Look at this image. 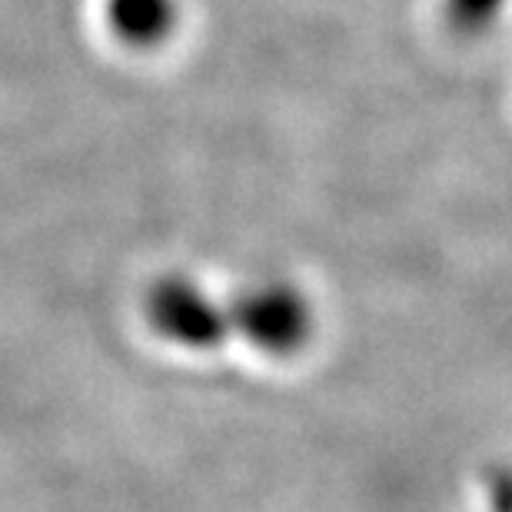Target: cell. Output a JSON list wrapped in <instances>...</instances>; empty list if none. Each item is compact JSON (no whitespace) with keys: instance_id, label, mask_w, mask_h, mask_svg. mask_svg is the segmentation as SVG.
Returning a JSON list of instances; mask_svg holds the SVG:
<instances>
[{"instance_id":"obj_1","label":"cell","mask_w":512,"mask_h":512,"mask_svg":"<svg viewBox=\"0 0 512 512\" xmlns=\"http://www.w3.org/2000/svg\"><path fill=\"white\" fill-rule=\"evenodd\" d=\"M143 313H147L153 333L173 346H187V350H213L227 340L230 330V316L200 290V283L180 273L150 283Z\"/></svg>"},{"instance_id":"obj_3","label":"cell","mask_w":512,"mask_h":512,"mask_svg":"<svg viewBox=\"0 0 512 512\" xmlns=\"http://www.w3.org/2000/svg\"><path fill=\"white\" fill-rule=\"evenodd\" d=\"M107 27L120 44L133 50L163 47L180 24L177 0H107Z\"/></svg>"},{"instance_id":"obj_2","label":"cell","mask_w":512,"mask_h":512,"mask_svg":"<svg viewBox=\"0 0 512 512\" xmlns=\"http://www.w3.org/2000/svg\"><path fill=\"white\" fill-rule=\"evenodd\" d=\"M230 323L263 353H293L310 333V313L300 293L280 283L253 286L233 303Z\"/></svg>"}]
</instances>
